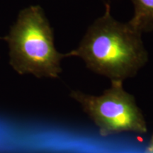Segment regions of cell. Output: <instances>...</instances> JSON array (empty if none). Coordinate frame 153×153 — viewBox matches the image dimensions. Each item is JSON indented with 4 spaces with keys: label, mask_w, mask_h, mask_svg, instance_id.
Returning <instances> with one entry per match:
<instances>
[{
    "label": "cell",
    "mask_w": 153,
    "mask_h": 153,
    "mask_svg": "<svg viewBox=\"0 0 153 153\" xmlns=\"http://www.w3.org/2000/svg\"><path fill=\"white\" fill-rule=\"evenodd\" d=\"M67 57H79L87 68L111 79L123 82L136 75L148 61L142 33L128 22L122 23L106 10L87 28L79 46Z\"/></svg>",
    "instance_id": "6da1fadb"
},
{
    "label": "cell",
    "mask_w": 153,
    "mask_h": 153,
    "mask_svg": "<svg viewBox=\"0 0 153 153\" xmlns=\"http://www.w3.org/2000/svg\"><path fill=\"white\" fill-rule=\"evenodd\" d=\"M4 39L9 44L10 65L19 74L59 77L61 60L66 55L55 48L53 29L40 6L21 11Z\"/></svg>",
    "instance_id": "7a4b0ae2"
},
{
    "label": "cell",
    "mask_w": 153,
    "mask_h": 153,
    "mask_svg": "<svg viewBox=\"0 0 153 153\" xmlns=\"http://www.w3.org/2000/svg\"><path fill=\"white\" fill-rule=\"evenodd\" d=\"M123 82L113 80L111 87L98 97L80 91H73L70 94L99 128L102 136L122 132L144 133L147 131L141 111L133 96L124 90Z\"/></svg>",
    "instance_id": "3957f363"
},
{
    "label": "cell",
    "mask_w": 153,
    "mask_h": 153,
    "mask_svg": "<svg viewBox=\"0 0 153 153\" xmlns=\"http://www.w3.org/2000/svg\"><path fill=\"white\" fill-rule=\"evenodd\" d=\"M134 15L128 23L141 33L153 30V0H132Z\"/></svg>",
    "instance_id": "277c9868"
},
{
    "label": "cell",
    "mask_w": 153,
    "mask_h": 153,
    "mask_svg": "<svg viewBox=\"0 0 153 153\" xmlns=\"http://www.w3.org/2000/svg\"><path fill=\"white\" fill-rule=\"evenodd\" d=\"M150 153H153V143L152 145H151L150 149Z\"/></svg>",
    "instance_id": "5b68a950"
},
{
    "label": "cell",
    "mask_w": 153,
    "mask_h": 153,
    "mask_svg": "<svg viewBox=\"0 0 153 153\" xmlns=\"http://www.w3.org/2000/svg\"><path fill=\"white\" fill-rule=\"evenodd\" d=\"M108 1H109V0H108Z\"/></svg>",
    "instance_id": "8992f818"
},
{
    "label": "cell",
    "mask_w": 153,
    "mask_h": 153,
    "mask_svg": "<svg viewBox=\"0 0 153 153\" xmlns=\"http://www.w3.org/2000/svg\"></svg>",
    "instance_id": "52a82bcc"
}]
</instances>
